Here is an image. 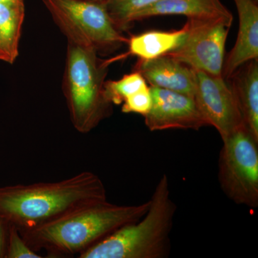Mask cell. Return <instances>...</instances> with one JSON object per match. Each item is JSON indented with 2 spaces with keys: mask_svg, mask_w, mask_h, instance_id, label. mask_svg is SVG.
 <instances>
[{
  "mask_svg": "<svg viewBox=\"0 0 258 258\" xmlns=\"http://www.w3.org/2000/svg\"><path fill=\"white\" fill-rule=\"evenodd\" d=\"M106 200L101 178L85 171L52 182L0 186V217L18 229L32 228Z\"/></svg>",
  "mask_w": 258,
  "mask_h": 258,
  "instance_id": "6da1fadb",
  "label": "cell"
},
{
  "mask_svg": "<svg viewBox=\"0 0 258 258\" xmlns=\"http://www.w3.org/2000/svg\"><path fill=\"white\" fill-rule=\"evenodd\" d=\"M149 200L137 205H118L106 201L81 207L55 220L32 227L18 229L35 252L50 257L82 253L127 224L147 213Z\"/></svg>",
  "mask_w": 258,
  "mask_h": 258,
  "instance_id": "7a4b0ae2",
  "label": "cell"
},
{
  "mask_svg": "<svg viewBox=\"0 0 258 258\" xmlns=\"http://www.w3.org/2000/svg\"><path fill=\"white\" fill-rule=\"evenodd\" d=\"M147 213L97 242L79 258H165L171 250L170 234L176 205L169 181L163 174L149 200Z\"/></svg>",
  "mask_w": 258,
  "mask_h": 258,
  "instance_id": "3957f363",
  "label": "cell"
},
{
  "mask_svg": "<svg viewBox=\"0 0 258 258\" xmlns=\"http://www.w3.org/2000/svg\"><path fill=\"white\" fill-rule=\"evenodd\" d=\"M109 64L96 50L68 42L62 89L70 119L79 133H89L113 112L105 91Z\"/></svg>",
  "mask_w": 258,
  "mask_h": 258,
  "instance_id": "277c9868",
  "label": "cell"
},
{
  "mask_svg": "<svg viewBox=\"0 0 258 258\" xmlns=\"http://www.w3.org/2000/svg\"><path fill=\"white\" fill-rule=\"evenodd\" d=\"M52 20L71 42L98 54L116 50L128 38L115 26L105 2L42 0Z\"/></svg>",
  "mask_w": 258,
  "mask_h": 258,
  "instance_id": "5b68a950",
  "label": "cell"
},
{
  "mask_svg": "<svg viewBox=\"0 0 258 258\" xmlns=\"http://www.w3.org/2000/svg\"><path fill=\"white\" fill-rule=\"evenodd\" d=\"M218 178L226 196L237 205L258 206V141L244 126L222 139Z\"/></svg>",
  "mask_w": 258,
  "mask_h": 258,
  "instance_id": "8992f818",
  "label": "cell"
},
{
  "mask_svg": "<svg viewBox=\"0 0 258 258\" xmlns=\"http://www.w3.org/2000/svg\"><path fill=\"white\" fill-rule=\"evenodd\" d=\"M232 22L187 19L186 35L166 55L174 57L197 71L222 76L226 41Z\"/></svg>",
  "mask_w": 258,
  "mask_h": 258,
  "instance_id": "52a82bcc",
  "label": "cell"
},
{
  "mask_svg": "<svg viewBox=\"0 0 258 258\" xmlns=\"http://www.w3.org/2000/svg\"><path fill=\"white\" fill-rule=\"evenodd\" d=\"M196 71L195 98L208 125L217 129L222 139L244 126L235 96L227 80Z\"/></svg>",
  "mask_w": 258,
  "mask_h": 258,
  "instance_id": "ba28073f",
  "label": "cell"
},
{
  "mask_svg": "<svg viewBox=\"0 0 258 258\" xmlns=\"http://www.w3.org/2000/svg\"><path fill=\"white\" fill-rule=\"evenodd\" d=\"M150 90L152 108L144 117L146 126L151 132L169 129L198 131L208 125L194 97L152 86Z\"/></svg>",
  "mask_w": 258,
  "mask_h": 258,
  "instance_id": "9c48e42d",
  "label": "cell"
},
{
  "mask_svg": "<svg viewBox=\"0 0 258 258\" xmlns=\"http://www.w3.org/2000/svg\"><path fill=\"white\" fill-rule=\"evenodd\" d=\"M138 71L152 87L195 96L196 71L169 55L151 60H140L136 64Z\"/></svg>",
  "mask_w": 258,
  "mask_h": 258,
  "instance_id": "30bf717a",
  "label": "cell"
},
{
  "mask_svg": "<svg viewBox=\"0 0 258 258\" xmlns=\"http://www.w3.org/2000/svg\"><path fill=\"white\" fill-rule=\"evenodd\" d=\"M239 16L235 45L224 61L222 77L230 79L236 70L249 60L258 59L257 0H234Z\"/></svg>",
  "mask_w": 258,
  "mask_h": 258,
  "instance_id": "8fae6325",
  "label": "cell"
},
{
  "mask_svg": "<svg viewBox=\"0 0 258 258\" xmlns=\"http://www.w3.org/2000/svg\"><path fill=\"white\" fill-rule=\"evenodd\" d=\"M165 15H183L191 20L222 19L233 22V15L220 0H161L136 13L131 19V23Z\"/></svg>",
  "mask_w": 258,
  "mask_h": 258,
  "instance_id": "7c38bea8",
  "label": "cell"
},
{
  "mask_svg": "<svg viewBox=\"0 0 258 258\" xmlns=\"http://www.w3.org/2000/svg\"><path fill=\"white\" fill-rule=\"evenodd\" d=\"M227 81L235 96L244 128L258 141V59L241 66Z\"/></svg>",
  "mask_w": 258,
  "mask_h": 258,
  "instance_id": "4fadbf2b",
  "label": "cell"
},
{
  "mask_svg": "<svg viewBox=\"0 0 258 258\" xmlns=\"http://www.w3.org/2000/svg\"><path fill=\"white\" fill-rule=\"evenodd\" d=\"M186 23L182 28L172 31L150 30L128 38V55L137 56L140 60H151L174 50L184 40Z\"/></svg>",
  "mask_w": 258,
  "mask_h": 258,
  "instance_id": "5bb4252c",
  "label": "cell"
},
{
  "mask_svg": "<svg viewBox=\"0 0 258 258\" xmlns=\"http://www.w3.org/2000/svg\"><path fill=\"white\" fill-rule=\"evenodd\" d=\"M25 18V2L0 3V47L5 62L10 64H14L19 56Z\"/></svg>",
  "mask_w": 258,
  "mask_h": 258,
  "instance_id": "9a60e30c",
  "label": "cell"
},
{
  "mask_svg": "<svg viewBox=\"0 0 258 258\" xmlns=\"http://www.w3.org/2000/svg\"><path fill=\"white\" fill-rule=\"evenodd\" d=\"M161 0H107L105 2L112 21L120 31H125L136 13Z\"/></svg>",
  "mask_w": 258,
  "mask_h": 258,
  "instance_id": "2e32d148",
  "label": "cell"
},
{
  "mask_svg": "<svg viewBox=\"0 0 258 258\" xmlns=\"http://www.w3.org/2000/svg\"><path fill=\"white\" fill-rule=\"evenodd\" d=\"M148 87L143 76L138 71L124 75L116 81H106L105 91L108 101L113 105H121L131 95Z\"/></svg>",
  "mask_w": 258,
  "mask_h": 258,
  "instance_id": "e0dca14e",
  "label": "cell"
},
{
  "mask_svg": "<svg viewBox=\"0 0 258 258\" xmlns=\"http://www.w3.org/2000/svg\"><path fill=\"white\" fill-rule=\"evenodd\" d=\"M42 256L35 252L25 242L13 225H9L6 253L5 258H42Z\"/></svg>",
  "mask_w": 258,
  "mask_h": 258,
  "instance_id": "ac0fdd59",
  "label": "cell"
},
{
  "mask_svg": "<svg viewBox=\"0 0 258 258\" xmlns=\"http://www.w3.org/2000/svg\"><path fill=\"white\" fill-rule=\"evenodd\" d=\"M121 105L123 113H137L144 116L152 108V96L150 86L127 97Z\"/></svg>",
  "mask_w": 258,
  "mask_h": 258,
  "instance_id": "d6986e66",
  "label": "cell"
},
{
  "mask_svg": "<svg viewBox=\"0 0 258 258\" xmlns=\"http://www.w3.org/2000/svg\"><path fill=\"white\" fill-rule=\"evenodd\" d=\"M9 224L0 217V258H5L6 253Z\"/></svg>",
  "mask_w": 258,
  "mask_h": 258,
  "instance_id": "ffe728a7",
  "label": "cell"
},
{
  "mask_svg": "<svg viewBox=\"0 0 258 258\" xmlns=\"http://www.w3.org/2000/svg\"><path fill=\"white\" fill-rule=\"evenodd\" d=\"M18 2H25V0H0V3H18Z\"/></svg>",
  "mask_w": 258,
  "mask_h": 258,
  "instance_id": "44dd1931",
  "label": "cell"
},
{
  "mask_svg": "<svg viewBox=\"0 0 258 258\" xmlns=\"http://www.w3.org/2000/svg\"><path fill=\"white\" fill-rule=\"evenodd\" d=\"M0 61H3V62L5 61L4 54L2 51L1 47H0Z\"/></svg>",
  "mask_w": 258,
  "mask_h": 258,
  "instance_id": "7402d4cb",
  "label": "cell"
},
{
  "mask_svg": "<svg viewBox=\"0 0 258 258\" xmlns=\"http://www.w3.org/2000/svg\"><path fill=\"white\" fill-rule=\"evenodd\" d=\"M91 1L106 2V1H107V0H91Z\"/></svg>",
  "mask_w": 258,
  "mask_h": 258,
  "instance_id": "603a6c76",
  "label": "cell"
}]
</instances>
